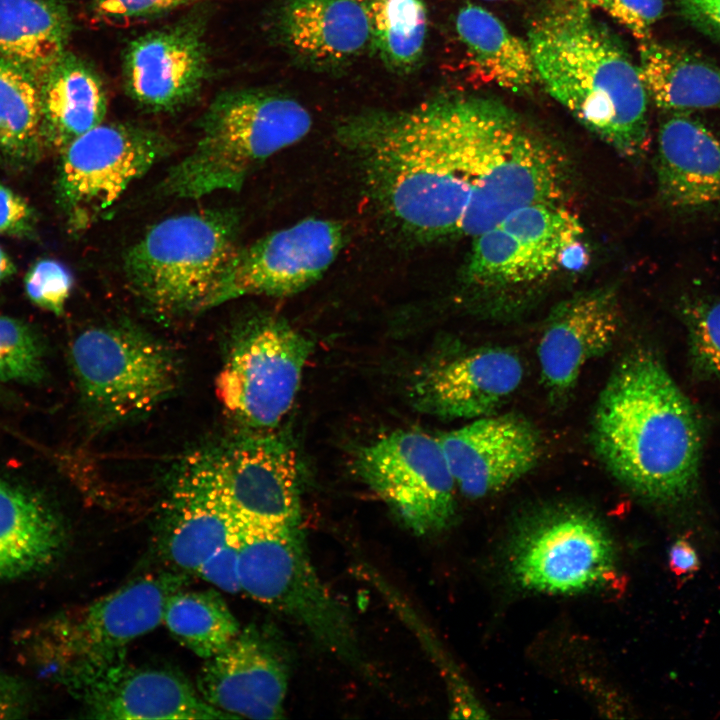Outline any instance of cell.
I'll return each mask as SVG.
<instances>
[{"mask_svg":"<svg viewBox=\"0 0 720 720\" xmlns=\"http://www.w3.org/2000/svg\"><path fill=\"white\" fill-rule=\"evenodd\" d=\"M637 39L649 40L654 23L662 16L663 0H607L604 8Z\"/></svg>","mask_w":720,"mask_h":720,"instance_id":"74e56055","label":"cell"},{"mask_svg":"<svg viewBox=\"0 0 720 720\" xmlns=\"http://www.w3.org/2000/svg\"><path fill=\"white\" fill-rule=\"evenodd\" d=\"M24 285L31 302L60 315L70 296L73 277L62 263L53 259H41L26 273Z\"/></svg>","mask_w":720,"mask_h":720,"instance_id":"d590c367","label":"cell"},{"mask_svg":"<svg viewBox=\"0 0 720 720\" xmlns=\"http://www.w3.org/2000/svg\"><path fill=\"white\" fill-rule=\"evenodd\" d=\"M234 523L199 449L185 455L169 475L156 527L155 546L166 569L197 574L226 543Z\"/></svg>","mask_w":720,"mask_h":720,"instance_id":"d6986e66","label":"cell"},{"mask_svg":"<svg viewBox=\"0 0 720 720\" xmlns=\"http://www.w3.org/2000/svg\"><path fill=\"white\" fill-rule=\"evenodd\" d=\"M455 26L471 63L486 81L514 92L528 90L537 81L528 42L491 12L467 4L458 11Z\"/></svg>","mask_w":720,"mask_h":720,"instance_id":"f546056e","label":"cell"},{"mask_svg":"<svg viewBox=\"0 0 720 720\" xmlns=\"http://www.w3.org/2000/svg\"><path fill=\"white\" fill-rule=\"evenodd\" d=\"M276 24L289 52L319 68L350 63L371 43L367 8L359 0H282Z\"/></svg>","mask_w":720,"mask_h":720,"instance_id":"cb8c5ba5","label":"cell"},{"mask_svg":"<svg viewBox=\"0 0 720 720\" xmlns=\"http://www.w3.org/2000/svg\"><path fill=\"white\" fill-rule=\"evenodd\" d=\"M583 233L578 218L560 202L518 209L473 237L464 281L488 312L512 311V297L543 281Z\"/></svg>","mask_w":720,"mask_h":720,"instance_id":"8fae6325","label":"cell"},{"mask_svg":"<svg viewBox=\"0 0 720 720\" xmlns=\"http://www.w3.org/2000/svg\"><path fill=\"white\" fill-rule=\"evenodd\" d=\"M240 217L206 209L153 225L125 253L129 287L159 317H181L216 306L221 282L239 250Z\"/></svg>","mask_w":720,"mask_h":720,"instance_id":"8992f818","label":"cell"},{"mask_svg":"<svg viewBox=\"0 0 720 720\" xmlns=\"http://www.w3.org/2000/svg\"><path fill=\"white\" fill-rule=\"evenodd\" d=\"M589 10L564 1L532 23L537 81L588 130L636 157L648 141V94L638 66Z\"/></svg>","mask_w":720,"mask_h":720,"instance_id":"3957f363","label":"cell"},{"mask_svg":"<svg viewBox=\"0 0 720 720\" xmlns=\"http://www.w3.org/2000/svg\"><path fill=\"white\" fill-rule=\"evenodd\" d=\"M69 360L90 424L100 430L151 413L179 387L182 365L175 350L129 321L81 331Z\"/></svg>","mask_w":720,"mask_h":720,"instance_id":"52a82bcc","label":"cell"},{"mask_svg":"<svg viewBox=\"0 0 720 720\" xmlns=\"http://www.w3.org/2000/svg\"><path fill=\"white\" fill-rule=\"evenodd\" d=\"M656 170L669 208L695 213L720 205V140L699 121L674 114L662 124Z\"/></svg>","mask_w":720,"mask_h":720,"instance_id":"d4e9b609","label":"cell"},{"mask_svg":"<svg viewBox=\"0 0 720 720\" xmlns=\"http://www.w3.org/2000/svg\"><path fill=\"white\" fill-rule=\"evenodd\" d=\"M640 77L655 104L666 110L720 108V68L706 59L651 39L639 47Z\"/></svg>","mask_w":720,"mask_h":720,"instance_id":"f1b7e54d","label":"cell"},{"mask_svg":"<svg viewBox=\"0 0 720 720\" xmlns=\"http://www.w3.org/2000/svg\"><path fill=\"white\" fill-rule=\"evenodd\" d=\"M162 623L176 641L204 660L220 652L241 630L214 590L176 591L165 605Z\"/></svg>","mask_w":720,"mask_h":720,"instance_id":"1f68e13d","label":"cell"},{"mask_svg":"<svg viewBox=\"0 0 720 720\" xmlns=\"http://www.w3.org/2000/svg\"><path fill=\"white\" fill-rule=\"evenodd\" d=\"M71 28L60 0H0V58L40 84L66 52Z\"/></svg>","mask_w":720,"mask_h":720,"instance_id":"83f0119b","label":"cell"},{"mask_svg":"<svg viewBox=\"0 0 720 720\" xmlns=\"http://www.w3.org/2000/svg\"><path fill=\"white\" fill-rule=\"evenodd\" d=\"M171 150L162 133L129 123H101L73 140L61 152L57 179L72 227L96 221Z\"/></svg>","mask_w":720,"mask_h":720,"instance_id":"4fadbf2b","label":"cell"},{"mask_svg":"<svg viewBox=\"0 0 720 720\" xmlns=\"http://www.w3.org/2000/svg\"><path fill=\"white\" fill-rule=\"evenodd\" d=\"M620 328L614 287L583 291L555 305L537 346L541 381L552 404L567 402L583 369L613 347Z\"/></svg>","mask_w":720,"mask_h":720,"instance_id":"7402d4cb","label":"cell"},{"mask_svg":"<svg viewBox=\"0 0 720 720\" xmlns=\"http://www.w3.org/2000/svg\"><path fill=\"white\" fill-rule=\"evenodd\" d=\"M371 43L386 66L409 72L420 63L428 32L423 0H365Z\"/></svg>","mask_w":720,"mask_h":720,"instance_id":"d6a6232c","label":"cell"},{"mask_svg":"<svg viewBox=\"0 0 720 720\" xmlns=\"http://www.w3.org/2000/svg\"><path fill=\"white\" fill-rule=\"evenodd\" d=\"M590 439L604 468L640 499L678 508L695 496L700 418L650 350L634 349L613 368L595 404Z\"/></svg>","mask_w":720,"mask_h":720,"instance_id":"7a4b0ae2","label":"cell"},{"mask_svg":"<svg viewBox=\"0 0 720 720\" xmlns=\"http://www.w3.org/2000/svg\"><path fill=\"white\" fill-rule=\"evenodd\" d=\"M35 224L36 217L27 200L0 182V234L28 236Z\"/></svg>","mask_w":720,"mask_h":720,"instance_id":"ab89813d","label":"cell"},{"mask_svg":"<svg viewBox=\"0 0 720 720\" xmlns=\"http://www.w3.org/2000/svg\"><path fill=\"white\" fill-rule=\"evenodd\" d=\"M613 540L590 509L556 503L524 517L515 529L508 564L515 582L544 594H577L603 588L616 576Z\"/></svg>","mask_w":720,"mask_h":720,"instance_id":"30bf717a","label":"cell"},{"mask_svg":"<svg viewBox=\"0 0 720 720\" xmlns=\"http://www.w3.org/2000/svg\"><path fill=\"white\" fill-rule=\"evenodd\" d=\"M84 705L87 717L104 720L231 719L208 704L181 673L128 664L125 654L74 667L58 677Z\"/></svg>","mask_w":720,"mask_h":720,"instance_id":"9a60e30c","label":"cell"},{"mask_svg":"<svg viewBox=\"0 0 720 720\" xmlns=\"http://www.w3.org/2000/svg\"><path fill=\"white\" fill-rule=\"evenodd\" d=\"M0 349L15 373L16 382L40 384L44 381V346L26 323L0 315Z\"/></svg>","mask_w":720,"mask_h":720,"instance_id":"e575fe53","label":"cell"},{"mask_svg":"<svg viewBox=\"0 0 720 720\" xmlns=\"http://www.w3.org/2000/svg\"><path fill=\"white\" fill-rule=\"evenodd\" d=\"M565 184L560 154L519 120L474 179L459 234L473 238L518 209L560 202Z\"/></svg>","mask_w":720,"mask_h":720,"instance_id":"2e32d148","label":"cell"},{"mask_svg":"<svg viewBox=\"0 0 720 720\" xmlns=\"http://www.w3.org/2000/svg\"><path fill=\"white\" fill-rule=\"evenodd\" d=\"M46 149L62 152L73 140L102 123L107 94L87 61L65 52L40 83Z\"/></svg>","mask_w":720,"mask_h":720,"instance_id":"4316f807","label":"cell"},{"mask_svg":"<svg viewBox=\"0 0 720 720\" xmlns=\"http://www.w3.org/2000/svg\"><path fill=\"white\" fill-rule=\"evenodd\" d=\"M343 243L338 223L307 218L240 247L221 282L216 306L244 295L299 293L321 278Z\"/></svg>","mask_w":720,"mask_h":720,"instance_id":"e0dca14e","label":"cell"},{"mask_svg":"<svg viewBox=\"0 0 720 720\" xmlns=\"http://www.w3.org/2000/svg\"><path fill=\"white\" fill-rule=\"evenodd\" d=\"M31 707V693L24 681L0 669V720L24 718Z\"/></svg>","mask_w":720,"mask_h":720,"instance_id":"60d3db41","label":"cell"},{"mask_svg":"<svg viewBox=\"0 0 720 720\" xmlns=\"http://www.w3.org/2000/svg\"><path fill=\"white\" fill-rule=\"evenodd\" d=\"M45 149L40 84L0 58V154L24 168L38 162Z\"/></svg>","mask_w":720,"mask_h":720,"instance_id":"4dcf8cb0","label":"cell"},{"mask_svg":"<svg viewBox=\"0 0 720 720\" xmlns=\"http://www.w3.org/2000/svg\"><path fill=\"white\" fill-rule=\"evenodd\" d=\"M437 438L457 489L470 499L513 485L536 467L543 453L540 432L516 412L475 418Z\"/></svg>","mask_w":720,"mask_h":720,"instance_id":"ffe728a7","label":"cell"},{"mask_svg":"<svg viewBox=\"0 0 720 720\" xmlns=\"http://www.w3.org/2000/svg\"><path fill=\"white\" fill-rule=\"evenodd\" d=\"M66 541L63 519L47 498L0 477V581L48 568Z\"/></svg>","mask_w":720,"mask_h":720,"instance_id":"484cf974","label":"cell"},{"mask_svg":"<svg viewBox=\"0 0 720 720\" xmlns=\"http://www.w3.org/2000/svg\"><path fill=\"white\" fill-rule=\"evenodd\" d=\"M0 403L6 405H17L21 400L10 390L0 385Z\"/></svg>","mask_w":720,"mask_h":720,"instance_id":"bcb514c9","label":"cell"},{"mask_svg":"<svg viewBox=\"0 0 720 720\" xmlns=\"http://www.w3.org/2000/svg\"><path fill=\"white\" fill-rule=\"evenodd\" d=\"M199 451L235 514L262 522L301 524L300 463L285 437L273 431L246 432Z\"/></svg>","mask_w":720,"mask_h":720,"instance_id":"5bb4252c","label":"cell"},{"mask_svg":"<svg viewBox=\"0 0 720 720\" xmlns=\"http://www.w3.org/2000/svg\"><path fill=\"white\" fill-rule=\"evenodd\" d=\"M519 117L480 96H441L401 111L361 112L337 128L369 196L401 232L459 234L472 183Z\"/></svg>","mask_w":720,"mask_h":720,"instance_id":"6da1fadb","label":"cell"},{"mask_svg":"<svg viewBox=\"0 0 720 720\" xmlns=\"http://www.w3.org/2000/svg\"><path fill=\"white\" fill-rule=\"evenodd\" d=\"M689 21L720 39V0H678Z\"/></svg>","mask_w":720,"mask_h":720,"instance_id":"b9f144b4","label":"cell"},{"mask_svg":"<svg viewBox=\"0 0 720 720\" xmlns=\"http://www.w3.org/2000/svg\"><path fill=\"white\" fill-rule=\"evenodd\" d=\"M196 575L225 592L232 594L241 592L235 523L226 543L205 561Z\"/></svg>","mask_w":720,"mask_h":720,"instance_id":"f35d334b","label":"cell"},{"mask_svg":"<svg viewBox=\"0 0 720 720\" xmlns=\"http://www.w3.org/2000/svg\"><path fill=\"white\" fill-rule=\"evenodd\" d=\"M680 316L687 331L692 370L702 379L720 381V299L685 298Z\"/></svg>","mask_w":720,"mask_h":720,"instance_id":"836d02e7","label":"cell"},{"mask_svg":"<svg viewBox=\"0 0 720 720\" xmlns=\"http://www.w3.org/2000/svg\"><path fill=\"white\" fill-rule=\"evenodd\" d=\"M580 5L591 8H604L607 0H576Z\"/></svg>","mask_w":720,"mask_h":720,"instance_id":"7dc6e473","label":"cell"},{"mask_svg":"<svg viewBox=\"0 0 720 720\" xmlns=\"http://www.w3.org/2000/svg\"><path fill=\"white\" fill-rule=\"evenodd\" d=\"M234 515L241 591L286 615L321 648L369 676L351 614L316 572L301 524Z\"/></svg>","mask_w":720,"mask_h":720,"instance_id":"5b68a950","label":"cell"},{"mask_svg":"<svg viewBox=\"0 0 720 720\" xmlns=\"http://www.w3.org/2000/svg\"><path fill=\"white\" fill-rule=\"evenodd\" d=\"M313 343L284 319L250 315L230 329L215 392L247 432L273 431L291 409Z\"/></svg>","mask_w":720,"mask_h":720,"instance_id":"ba28073f","label":"cell"},{"mask_svg":"<svg viewBox=\"0 0 720 720\" xmlns=\"http://www.w3.org/2000/svg\"><path fill=\"white\" fill-rule=\"evenodd\" d=\"M355 469L417 535L447 529L456 515V483L437 437L397 430L359 449Z\"/></svg>","mask_w":720,"mask_h":720,"instance_id":"7c38bea8","label":"cell"},{"mask_svg":"<svg viewBox=\"0 0 720 720\" xmlns=\"http://www.w3.org/2000/svg\"><path fill=\"white\" fill-rule=\"evenodd\" d=\"M16 272V267L8 253L0 246V283Z\"/></svg>","mask_w":720,"mask_h":720,"instance_id":"ee69618b","label":"cell"},{"mask_svg":"<svg viewBox=\"0 0 720 720\" xmlns=\"http://www.w3.org/2000/svg\"><path fill=\"white\" fill-rule=\"evenodd\" d=\"M311 126L306 107L286 94L223 92L201 118L195 146L169 169L160 191L184 199L239 191L258 164L302 140Z\"/></svg>","mask_w":720,"mask_h":720,"instance_id":"277c9868","label":"cell"},{"mask_svg":"<svg viewBox=\"0 0 720 720\" xmlns=\"http://www.w3.org/2000/svg\"><path fill=\"white\" fill-rule=\"evenodd\" d=\"M668 564L672 573L681 578L695 575L700 569V559L694 546L684 536L670 545Z\"/></svg>","mask_w":720,"mask_h":720,"instance_id":"7bdbcfd3","label":"cell"},{"mask_svg":"<svg viewBox=\"0 0 720 720\" xmlns=\"http://www.w3.org/2000/svg\"><path fill=\"white\" fill-rule=\"evenodd\" d=\"M208 74V47L198 19L141 35L128 44L123 56L127 94L151 111H174L188 104Z\"/></svg>","mask_w":720,"mask_h":720,"instance_id":"603a6c76","label":"cell"},{"mask_svg":"<svg viewBox=\"0 0 720 720\" xmlns=\"http://www.w3.org/2000/svg\"><path fill=\"white\" fill-rule=\"evenodd\" d=\"M187 582V574L170 569L137 576L40 625L28 639L29 650L55 678L76 666L121 656L130 642L162 623L169 597Z\"/></svg>","mask_w":720,"mask_h":720,"instance_id":"9c48e42d","label":"cell"},{"mask_svg":"<svg viewBox=\"0 0 720 720\" xmlns=\"http://www.w3.org/2000/svg\"><path fill=\"white\" fill-rule=\"evenodd\" d=\"M196 687L208 704L232 718H283L288 664L272 635L250 625L205 659Z\"/></svg>","mask_w":720,"mask_h":720,"instance_id":"44dd1931","label":"cell"},{"mask_svg":"<svg viewBox=\"0 0 720 720\" xmlns=\"http://www.w3.org/2000/svg\"><path fill=\"white\" fill-rule=\"evenodd\" d=\"M16 381V376L10 367L4 353L0 349V382Z\"/></svg>","mask_w":720,"mask_h":720,"instance_id":"f6af8a7d","label":"cell"},{"mask_svg":"<svg viewBox=\"0 0 720 720\" xmlns=\"http://www.w3.org/2000/svg\"><path fill=\"white\" fill-rule=\"evenodd\" d=\"M523 378V362L511 348L460 347L437 357L417 374L410 399L425 414L472 420L497 412Z\"/></svg>","mask_w":720,"mask_h":720,"instance_id":"ac0fdd59","label":"cell"},{"mask_svg":"<svg viewBox=\"0 0 720 720\" xmlns=\"http://www.w3.org/2000/svg\"><path fill=\"white\" fill-rule=\"evenodd\" d=\"M199 0H91L95 19L128 22L159 15Z\"/></svg>","mask_w":720,"mask_h":720,"instance_id":"8d00e7d4","label":"cell"}]
</instances>
